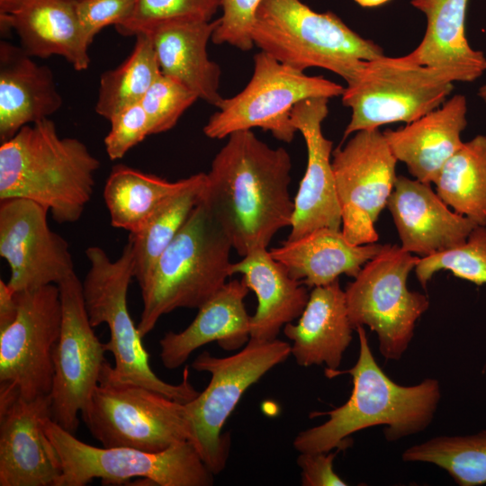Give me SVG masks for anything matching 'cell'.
<instances>
[{
	"label": "cell",
	"instance_id": "6da1fadb",
	"mask_svg": "<svg viewBox=\"0 0 486 486\" xmlns=\"http://www.w3.org/2000/svg\"><path fill=\"white\" fill-rule=\"evenodd\" d=\"M206 173L201 201L230 238L240 256L266 248L290 227L294 202L289 192L292 159L251 130L231 133Z\"/></svg>",
	"mask_w": 486,
	"mask_h": 486
},
{
	"label": "cell",
	"instance_id": "7a4b0ae2",
	"mask_svg": "<svg viewBox=\"0 0 486 486\" xmlns=\"http://www.w3.org/2000/svg\"><path fill=\"white\" fill-rule=\"evenodd\" d=\"M356 330L359 354L355 365L346 371L325 369L328 378L342 374L352 377L350 397L332 410L313 413L328 418L295 436L292 446L299 453L345 449L351 435L376 426L384 427L387 441H397L425 430L434 418L441 399L439 381L427 378L410 386L395 382L378 364L364 328Z\"/></svg>",
	"mask_w": 486,
	"mask_h": 486
},
{
	"label": "cell",
	"instance_id": "3957f363",
	"mask_svg": "<svg viewBox=\"0 0 486 486\" xmlns=\"http://www.w3.org/2000/svg\"><path fill=\"white\" fill-rule=\"evenodd\" d=\"M100 160L76 138L60 137L49 118L23 126L0 146V200L43 206L59 223H74L91 201Z\"/></svg>",
	"mask_w": 486,
	"mask_h": 486
},
{
	"label": "cell",
	"instance_id": "277c9868",
	"mask_svg": "<svg viewBox=\"0 0 486 486\" xmlns=\"http://www.w3.org/2000/svg\"><path fill=\"white\" fill-rule=\"evenodd\" d=\"M231 241L201 201L140 287L143 308L138 329L142 338L158 320L181 308L199 309L231 276Z\"/></svg>",
	"mask_w": 486,
	"mask_h": 486
},
{
	"label": "cell",
	"instance_id": "5b68a950",
	"mask_svg": "<svg viewBox=\"0 0 486 486\" xmlns=\"http://www.w3.org/2000/svg\"><path fill=\"white\" fill-rule=\"evenodd\" d=\"M254 46L304 72L320 68L346 83L383 50L350 29L330 11L319 13L302 0H262L251 32Z\"/></svg>",
	"mask_w": 486,
	"mask_h": 486
},
{
	"label": "cell",
	"instance_id": "8992f818",
	"mask_svg": "<svg viewBox=\"0 0 486 486\" xmlns=\"http://www.w3.org/2000/svg\"><path fill=\"white\" fill-rule=\"evenodd\" d=\"M89 269L82 282V292L91 325L103 323L110 331L104 343L114 357V366L105 362L100 378L112 382L142 386L179 402L186 403L200 393L190 383L184 368L180 383H168L157 376L149 364V356L142 337L128 308L129 285L134 278V260L128 239L122 255L111 260L104 249L92 246L86 249Z\"/></svg>",
	"mask_w": 486,
	"mask_h": 486
},
{
	"label": "cell",
	"instance_id": "52a82bcc",
	"mask_svg": "<svg viewBox=\"0 0 486 486\" xmlns=\"http://www.w3.org/2000/svg\"><path fill=\"white\" fill-rule=\"evenodd\" d=\"M62 473L57 486H85L94 479L103 485L129 484L133 478L157 486H211L214 474L190 441L156 453L130 447H96L76 438L51 418L44 423Z\"/></svg>",
	"mask_w": 486,
	"mask_h": 486
},
{
	"label": "cell",
	"instance_id": "ba28073f",
	"mask_svg": "<svg viewBox=\"0 0 486 486\" xmlns=\"http://www.w3.org/2000/svg\"><path fill=\"white\" fill-rule=\"evenodd\" d=\"M454 83L446 71L417 64L406 55L367 60L340 96L351 109L343 140L358 130L420 118L448 99Z\"/></svg>",
	"mask_w": 486,
	"mask_h": 486
},
{
	"label": "cell",
	"instance_id": "9c48e42d",
	"mask_svg": "<svg viewBox=\"0 0 486 486\" xmlns=\"http://www.w3.org/2000/svg\"><path fill=\"white\" fill-rule=\"evenodd\" d=\"M290 355L288 342L250 338L232 356L217 357L204 351L192 363L194 370L209 373L211 380L197 397L186 402L193 426L191 443L214 475L224 470L229 458L230 437L222 433L226 420L244 392Z\"/></svg>",
	"mask_w": 486,
	"mask_h": 486
},
{
	"label": "cell",
	"instance_id": "30bf717a",
	"mask_svg": "<svg viewBox=\"0 0 486 486\" xmlns=\"http://www.w3.org/2000/svg\"><path fill=\"white\" fill-rule=\"evenodd\" d=\"M418 258L399 245L384 244L345 290L354 328L367 326L375 332L379 351L387 361L402 357L413 338L417 321L429 307L425 294L407 286L408 276Z\"/></svg>",
	"mask_w": 486,
	"mask_h": 486
},
{
	"label": "cell",
	"instance_id": "8fae6325",
	"mask_svg": "<svg viewBox=\"0 0 486 486\" xmlns=\"http://www.w3.org/2000/svg\"><path fill=\"white\" fill-rule=\"evenodd\" d=\"M344 88L321 76H308L260 50L254 56L248 85L236 95L223 98L203 133L220 140L236 131L260 128L290 143L297 132L291 122L294 105L310 98L341 96Z\"/></svg>",
	"mask_w": 486,
	"mask_h": 486
},
{
	"label": "cell",
	"instance_id": "7c38bea8",
	"mask_svg": "<svg viewBox=\"0 0 486 486\" xmlns=\"http://www.w3.org/2000/svg\"><path fill=\"white\" fill-rule=\"evenodd\" d=\"M92 436L104 447L160 452L190 441L193 426L186 403L153 390L99 378L80 413Z\"/></svg>",
	"mask_w": 486,
	"mask_h": 486
},
{
	"label": "cell",
	"instance_id": "4fadbf2b",
	"mask_svg": "<svg viewBox=\"0 0 486 486\" xmlns=\"http://www.w3.org/2000/svg\"><path fill=\"white\" fill-rule=\"evenodd\" d=\"M397 162L379 129L358 130L333 151L341 230L351 244L378 241L375 223L393 190Z\"/></svg>",
	"mask_w": 486,
	"mask_h": 486
},
{
	"label": "cell",
	"instance_id": "5bb4252c",
	"mask_svg": "<svg viewBox=\"0 0 486 486\" xmlns=\"http://www.w3.org/2000/svg\"><path fill=\"white\" fill-rule=\"evenodd\" d=\"M15 293V319L0 329V382L12 384L32 400L51 392L53 352L62 320L60 294L58 284Z\"/></svg>",
	"mask_w": 486,
	"mask_h": 486
},
{
	"label": "cell",
	"instance_id": "9a60e30c",
	"mask_svg": "<svg viewBox=\"0 0 486 486\" xmlns=\"http://www.w3.org/2000/svg\"><path fill=\"white\" fill-rule=\"evenodd\" d=\"M62 320L53 352L54 374L51 418L61 428L75 434L78 414L87 406L99 383L105 349L94 331L83 298L82 282L76 274L58 284Z\"/></svg>",
	"mask_w": 486,
	"mask_h": 486
},
{
	"label": "cell",
	"instance_id": "2e32d148",
	"mask_svg": "<svg viewBox=\"0 0 486 486\" xmlns=\"http://www.w3.org/2000/svg\"><path fill=\"white\" fill-rule=\"evenodd\" d=\"M48 213L31 200H0V256L14 292L58 284L76 273L69 244L50 229Z\"/></svg>",
	"mask_w": 486,
	"mask_h": 486
},
{
	"label": "cell",
	"instance_id": "e0dca14e",
	"mask_svg": "<svg viewBox=\"0 0 486 486\" xmlns=\"http://www.w3.org/2000/svg\"><path fill=\"white\" fill-rule=\"evenodd\" d=\"M49 418L50 394L27 400L0 382V486L58 485L62 469L44 429Z\"/></svg>",
	"mask_w": 486,
	"mask_h": 486
},
{
	"label": "cell",
	"instance_id": "ac0fdd59",
	"mask_svg": "<svg viewBox=\"0 0 486 486\" xmlns=\"http://www.w3.org/2000/svg\"><path fill=\"white\" fill-rule=\"evenodd\" d=\"M328 99L310 98L294 105L291 122L302 135L307 166L293 199L294 210L287 240L320 229L341 230V212L332 167L333 142L322 132L328 114Z\"/></svg>",
	"mask_w": 486,
	"mask_h": 486
},
{
	"label": "cell",
	"instance_id": "d6986e66",
	"mask_svg": "<svg viewBox=\"0 0 486 486\" xmlns=\"http://www.w3.org/2000/svg\"><path fill=\"white\" fill-rule=\"evenodd\" d=\"M386 207L400 247L419 257L460 246L478 225L450 210L430 184L404 176H397Z\"/></svg>",
	"mask_w": 486,
	"mask_h": 486
},
{
	"label": "cell",
	"instance_id": "ffe728a7",
	"mask_svg": "<svg viewBox=\"0 0 486 486\" xmlns=\"http://www.w3.org/2000/svg\"><path fill=\"white\" fill-rule=\"evenodd\" d=\"M467 100L463 94L449 97L442 105L397 130L383 135L398 161L421 182L434 184L442 166L462 146L467 126Z\"/></svg>",
	"mask_w": 486,
	"mask_h": 486
},
{
	"label": "cell",
	"instance_id": "44dd1931",
	"mask_svg": "<svg viewBox=\"0 0 486 486\" xmlns=\"http://www.w3.org/2000/svg\"><path fill=\"white\" fill-rule=\"evenodd\" d=\"M248 291L242 279L227 282L198 309L187 328L166 333L159 341L164 366L170 370L180 367L194 351L211 342L227 351L245 346L250 339L251 316L244 303Z\"/></svg>",
	"mask_w": 486,
	"mask_h": 486
},
{
	"label": "cell",
	"instance_id": "7402d4cb",
	"mask_svg": "<svg viewBox=\"0 0 486 486\" xmlns=\"http://www.w3.org/2000/svg\"><path fill=\"white\" fill-rule=\"evenodd\" d=\"M63 104L52 71L22 47L0 43V140L58 112Z\"/></svg>",
	"mask_w": 486,
	"mask_h": 486
},
{
	"label": "cell",
	"instance_id": "603a6c76",
	"mask_svg": "<svg viewBox=\"0 0 486 486\" xmlns=\"http://www.w3.org/2000/svg\"><path fill=\"white\" fill-rule=\"evenodd\" d=\"M354 329L345 290L338 279L312 288L298 322L286 324L283 331L292 341L291 355L299 365L325 364L326 369L336 370L353 339Z\"/></svg>",
	"mask_w": 486,
	"mask_h": 486
},
{
	"label": "cell",
	"instance_id": "cb8c5ba5",
	"mask_svg": "<svg viewBox=\"0 0 486 486\" xmlns=\"http://www.w3.org/2000/svg\"><path fill=\"white\" fill-rule=\"evenodd\" d=\"M469 0H410L427 19L419 44L406 56L411 61L446 71L454 82L472 83L486 71V57L469 44L465 21Z\"/></svg>",
	"mask_w": 486,
	"mask_h": 486
},
{
	"label": "cell",
	"instance_id": "d4e9b609",
	"mask_svg": "<svg viewBox=\"0 0 486 486\" xmlns=\"http://www.w3.org/2000/svg\"><path fill=\"white\" fill-rule=\"evenodd\" d=\"M218 25L214 21H170L158 25L151 36L161 74L170 76L198 99L218 107L220 68L211 60L207 45Z\"/></svg>",
	"mask_w": 486,
	"mask_h": 486
},
{
	"label": "cell",
	"instance_id": "484cf974",
	"mask_svg": "<svg viewBox=\"0 0 486 486\" xmlns=\"http://www.w3.org/2000/svg\"><path fill=\"white\" fill-rule=\"evenodd\" d=\"M2 32L14 30L31 57L66 58L76 70L90 64L76 0H25L11 15H0Z\"/></svg>",
	"mask_w": 486,
	"mask_h": 486
},
{
	"label": "cell",
	"instance_id": "4316f807",
	"mask_svg": "<svg viewBox=\"0 0 486 486\" xmlns=\"http://www.w3.org/2000/svg\"><path fill=\"white\" fill-rule=\"evenodd\" d=\"M230 273L240 274L256 296L257 306L250 320L252 339H276L286 324L301 316L308 302V287L292 278L266 248L255 250L231 263Z\"/></svg>",
	"mask_w": 486,
	"mask_h": 486
},
{
	"label": "cell",
	"instance_id": "83f0119b",
	"mask_svg": "<svg viewBox=\"0 0 486 486\" xmlns=\"http://www.w3.org/2000/svg\"><path fill=\"white\" fill-rule=\"evenodd\" d=\"M383 247L378 242L354 245L341 230L320 228L299 238L286 239L269 252L292 278L314 288L329 284L341 274L356 277Z\"/></svg>",
	"mask_w": 486,
	"mask_h": 486
},
{
	"label": "cell",
	"instance_id": "f1b7e54d",
	"mask_svg": "<svg viewBox=\"0 0 486 486\" xmlns=\"http://www.w3.org/2000/svg\"><path fill=\"white\" fill-rule=\"evenodd\" d=\"M189 181L190 176L168 181L125 165L114 166L103 192L111 225L137 233L154 211Z\"/></svg>",
	"mask_w": 486,
	"mask_h": 486
},
{
	"label": "cell",
	"instance_id": "f546056e",
	"mask_svg": "<svg viewBox=\"0 0 486 486\" xmlns=\"http://www.w3.org/2000/svg\"><path fill=\"white\" fill-rule=\"evenodd\" d=\"M205 183L206 173L191 176L189 183L166 199L140 231L129 235L133 252L134 278L140 287L148 279L160 256L199 202Z\"/></svg>",
	"mask_w": 486,
	"mask_h": 486
},
{
	"label": "cell",
	"instance_id": "4dcf8cb0",
	"mask_svg": "<svg viewBox=\"0 0 486 486\" xmlns=\"http://www.w3.org/2000/svg\"><path fill=\"white\" fill-rule=\"evenodd\" d=\"M434 184L438 196L454 212L486 225V135L464 142Z\"/></svg>",
	"mask_w": 486,
	"mask_h": 486
},
{
	"label": "cell",
	"instance_id": "1f68e13d",
	"mask_svg": "<svg viewBox=\"0 0 486 486\" xmlns=\"http://www.w3.org/2000/svg\"><path fill=\"white\" fill-rule=\"evenodd\" d=\"M135 37L133 50L127 58L100 78L95 112L108 121L122 110L139 104L161 74L149 33Z\"/></svg>",
	"mask_w": 486,
	"mask_h": 486
},
{
	"label": "cell",
	"instance_id": "d6a6232c",
	"mask_svg": "<svg viewBox=\"0 0 486 486\" xmlns=\"http://www.w3.org/2000/svg\"><path fill=\"white\" fill-rule=\"evenodd\" d=\"M404 462L432 464L460 486L486 484V430L467 436H439L411 446Z\"/></svg>",
	"mask_w": 486,
	"mask_h": 486
},
{
	"label": "cell",
	"instance_id": "836d02e7",
	"mask_svg": "<svg viewBox=\"0 0 486 486\" xmlns=\"http://www.w3.org/2000/svg\"><path fill=\"white\" fill-rule=\"evenodd\" d=\"M442 270L477 286L486 284V225H477L458 247L419 257L415 274L423 288Z\"/></svg>",
	"mask_w": 486,
	"mask_h": 486
},
{
	"label": "cell",
	"instance_id": "e575fe53",
	"mask_svg": "<svg viewBox=\"0 0 486 486\" xmlns=\"http://www.w3.org/2000/svg\"><path fill=\"white\" fill-rule=\"evenodd\" d=\"M222 0H136L130 17L115 26L124 36L148 32L170 21H212Z\"/></svg>",
	"mask_w": 486,
	"mask_h": 486
},
{
	"label": "cell",
	"instance_id": "d590c367",
	"mask_svg": "<svg viewBox=\"0 0 486 486\" xmlns=\"http://www.w3.org/2000/svg\"><path fill=\"white\" fill-rule=\"evenodd\" d=\"M197 99V95L183 84L160 74L140 102L148 117L151 135L175 127Z\"/></svg>",
	"mask_w": 486,
	"mask_h": 486
},
{
	"label": "cell",
	"instance_id": "8d00e7d4",
	"mask_svg": "<svg viewBox=\"0 0 486 486\" xmlns=\"http://www.w3.org/2000/svg\"><path fill=\"white\" fill-rule=\"evenodd\" d=\"M262 0H222L221 15L212 33L215 44H230L240 50L254 47L251 32L256 9Z\"/></svg>",
	"mask_w": 486,
	"mask_h": 486
},
{
	"label": "cell",
	"instance_id": "74e56055",
	"mask_svg": "<svg viewBox=\"0 0 486 486\" xmlns=\"http://www.w3.org/2000/svg\"><path fill=\"white\" fill-rule=\"evenodd\" d=\"M109 122L111 128L104 143L112 160L123 158L130 148L151 135L148 117L140 103L122 110Z\"/></svg>",
	"mask_w": 486,
	"mask_h": 486
},
{
	"label": "cell",
	"instance_id": "f35d334b",
	"mask_svg": "<svg viewBox=\"0 0 486 486\" xmlns=\"http://www.w3.org/2000/svg\"><path fill=\"white\" fill-rule=\"evenodd\" d=\"M136 0H76V9L84 36L90 45L108 25L117 26L131 14Z\"/></svg>",
	"mask_w": 486,
	"mask_h": 486
},
{
	"label": "cell",
	"instance_id": "ab89813d",
	"mask_svg": "<svg viewBox=\"0 0 486 486\" xmlns=\"http://www.w3.org/2000/svg\"><path fill=\"white\" fill-rule=\"evenodd\" d=\"M337 452L299 453L296 459L301 468L303 486H346L347 483L334 471Z\"/></svg>",
	"mask_w": 486,
	"mask_h": 486
},
{
	"label": "cell",
	"instance_id": "60d3db41",
	"mask_svg": "<svg viewBox=\"0 0 486 486\" xmlns=\"http://www.w3.org/2000/svg\"><path fill=\"white\" fill-rule=\"evenodd\" d=\"M17 313L16 293L7 285V283L0 280V329L10 325Z\"/></svg>",
	"mask_w": 486,
	"mask_h": 486
},
{
	"label": "cell",
	"instance_id": "b9f144b4",
	"mask_svg": "<svg viewBox=\"0 0 486 486\" xmlns=\"http://www.w3.org/2000/svg\"><path fill=\"white\" fill-rule=\"evenodd\" d=\"M25 0H0V15L14 14Z\"/></svg>",
	"mask_w": 486,
	"mask_h": 486
},
{
	"label": "cell",
	"instance_id": "7bdbcfd3",
	"mask_svg": "<svg viewBox=\"0 0 486 486\" xmlns=\"http://www.w3.org/2000/svg\"><path fill=\"white\" fill-rule=\"evenodd\" d=\"M358 5L364 8H373L383 5L391 0H354Z\"/></svg>",
	"mask_w": 486,
	"mask_h": 486
},
{
	"label": "cell",
	"instance_id": "ee69618b",
	"mask_svg": "<svg viewBox=\"0 0 486 486\" xmlns=\"http://www.w3.org/2000/svg\"><path fill=\"white\" fill-rule=\"evenodd\" d=\"M478 95L486 104V84L479 88Z\"/></svg>",
	"mask_w": 486,
	"mask_h": 486
}]
</instances>
